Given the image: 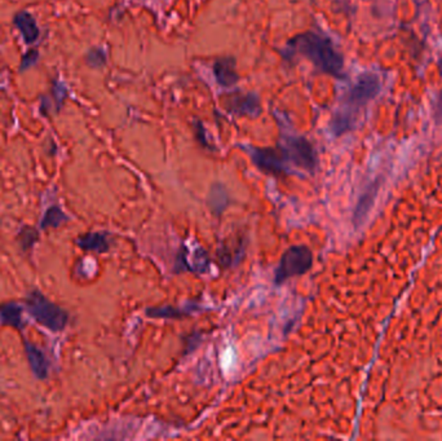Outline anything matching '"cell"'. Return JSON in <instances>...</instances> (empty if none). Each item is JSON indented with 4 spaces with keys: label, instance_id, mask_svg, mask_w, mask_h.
I'll return each instance as SVG.
<instances>
[{
    "label": "cell",
    "instance_id": "cell-4",
    "mask_svg": "<svg viewBox=\"0 0 442 441\" xmlns=\"http://www.w3.org/2000/svg\"><path fill=\"white\" fill-rule=\"evenodd\" d=\"M287 163L300 170L313 173L317 167V154L313 145L303 136H286L280 146Z\"/></svg>",
    "mask_w": 442,
    "mask_h": 441
},
{
    "label": "cell",
    "instance_id": "cell-2",
    "mask_svg": "<svg viewBox=\"0 0 442 441\" xmlns=\"http://www.w3.org/2000/svg\"><path fill=\"white\" fill-rule=\"evenodd\" d=\"M313 265V254L304 245L290 247L281 258L278 267L274 270V284L281 285L291 277L303 276Z\"/></svg>",
    "mask_w": 442,
    "mask_h": 441
},
{
    "label": "cell",
    "instance_id": "cell-1",
    "mask_svg": "<svg viewBox=\"0 0 442 441\" xmlns=\"http://www.w3.org/2000/svg\"><path fill=\"white\" fill-rule=\"evenodd\" d=\"M301 54L316 66L319 72L333 75L338 79L345 78L344 57L336 49L333 40L316 31H307L290 39L282 56L291 59Z\"/></svg>",
    "mask_w": 442,
    "mask_h": 441
},
{
    "label": "cell",
    "instance_id": "cell-8",
    "mask_svg": "<svg viewBox=\"0 0 442 441\" xmlns=\"http://www.w3.org/2000/svg\"><path fill=\"white\" fill-rule=\"evenodd\" d=\"M212 70L215 79L221 87H232L239 81L238 72L235 70V59L232 57H223L216 60L212 66Z\"/></svg>",
    "mask_w": 442,
    "mask_h": 441
},
{
    "label": "cell",
    "instance_id": "cell-6",
    "mask_svg": "<svg viewBox=\"0 0 442 441\" xmlns=\"http://www.w3.org/2000/svg\"><path fill=\"white\" fill-rule=\"evenodd\" d=\"M251 160L262 171L273 175H282L289 172L287 161L280 148H251Z\"/></svg>",
    "mask_w": 442,
    "mask_h": 441
},
{
    "label": "cell",
    "instance_id": "cell-9",
    "mask_svg": "<svg viewBox=\"0 0 442 441\" xmlns=\"http://www.w3.org/2000/svg\"><path fill=\"white\" fill-rule=\"evenodd\" d=\"M15 25L17 26L22 38L27 45L34 43L39 36V29L36 26L35 20L27 12H19L15 17Z\"/></svg>",
    "mask_w": 442,
    "mask_h": 441
},
{
    "label": "cell",
    "instance_id": "cell-5",
    "mask_svg": "<svg viewBox=\"0 0 442 441\" xmlns=\"http://www.w3.org/2000/svg\"><path fill=\"white\" fill-rule=\"evenodd\" d=\"M381 88L378 75L372 72H363L357 81L354 82L352 87L345 93L344 102L348 107L345 111L354 116V111L363 108L371 100L375 99Z\"/></svg>",
    "mask_w": 442,
    "mask_h": 441
},
{
    "label": "cell",
    "instance_id": "cell-12",
    "mask_svg": "<svg viewBox=\"0 0 442 441\" xmlns=\"http://www.w3.org/2000/svg\"><path fill=\"white\" fill-rule=\"evenodd\" d=\"M0 321L4 324L12 325L15 327H19L21 326V308L15 303H9L6 306L0 307Z\"/></svg>",
    "mask_w": 442,
    "mask_h": 441
},
{
    "label": "cell",
    "instance_id": "cell-11",
    "mask_svg": "<svg viewBox=\"0 0 442 441\" xmlns=\"http://www.w3.org/2000/svg\"><path fill=\"white\" fill-rule=\"evenodd\" d=\"M81 249L88 252H105L109 250L108 234L88 233L78 240Z\"/></svg>",
    "mask_w": 442,
    "mask_h": 441
},
{
    "label": "cell",
    "instance_id": "cell-13",
    "mask_svg": "<svg viewBox=\"0 0 442 441\" xmlns=\"http://www.w3.org/2000/svg\"><path fill=\"white\" fill-rule=\"evenodd\" d=\"M146 315L153 318H177L179 316L187 315L181 309H176L175 307H162V308H149Z\"/></svg>",
    "mask_w": 442,
    "mask_h": 441
},
{
    "label": "cell",
    "instance_id": "cell-16",
    "mask_svg": "<svg viewBox=\"0 0 442 441\" xmlns=\"http://www.w3.org/2000/svg\"><path fill=\"white\" fill-rule=\"evenodd\" d=\"M38 60V52L36 51H31V52H27L24 57H22V65H21V70H25L27 68H30L31 65H34Z\"/></svg>",
    "mask_w": 442,
    "mask_h": 441
},
{
    "label": "cell",
    "instance_id": "cell-7",
    "mask_svg": "<svg viewBox=\"0 0 442 441\" xmlns=\"http://www.w3.org/2000/svg\"><path fill=\"white\" fill-rule=\"evenodd\" d=\"M224 108L228 113L235 116L258 117L262 113L260 99L253 93L233 92L224 99Z\"/></svg>",
    "mask_w": 442,
    "mask_h": 441
},
{
    "label": "cell",
    "instance_id": "cell-14",
    "mask_svg": "<svg viewBox=\"0 0 442 441\" xmlns=\"http://www.w3.org/2000/svg\"><path fill=\"white\" fill-rule=\"evenodd\" d=\"M68 220V217H65L63 211L58 208H51L47 212H45V217H43V222H42V226L47 228V226H58L63 222Z\"/></svg>",
    "mask_w": 442,
    "mask_h": 441
},
{
    "label": "cell",
    "instance_id": "cell-3",
    "mask_svg": "<svg viewBox=\"0 0 442 441\" xmlns=\"http://www.w3.org/2000/svg\"><path fill=\"white\" fill-rule=\"evenodd\" d=\"M27 311L40 325L52 332H60L68 324V314L51 303L39 291H33L27 297Z\"/></svg>",
    "mask_w": 442,
    "mask_h": 441
},
{
    "label": "cell",
    "instance_id": "cell-10",
    "mask_svg": "<svg viewBox=\"0 0 442 441\" xmlns=\"http://www.w3.org/2000/svg\"><path fill=\"white\" fill-rule=\"evenodd\" d=\"M29 364L33 373L38 378L45 379L48 374V361L45 360V353L40 351L33 343H25Z\"/></svg>",
    "mask_w": 442,
    "mask_h": 441
},
{
    "label": "cell",
    "instance_id": "cell-15",
    "mask_svg": "<svg viewBox=\"0 0 442 441\" xmlns=\"http://www.w3.org/2000/svg\"><path fill=\"white\" fill-rule=\"evenodd\" d=\"M105 61H106L105 54L102 51H100V49H93L87 56V63L92 65V66H101V65L105 63Z\"/></svg>",
    "mask_w": 442,
    "mask_h": 441
}]
</instances>
